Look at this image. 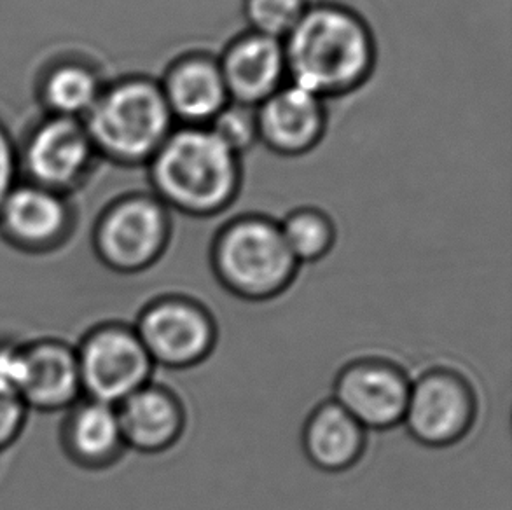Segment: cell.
Segmentation results:
<instances>
[{
    "instance_id": "cell-1",
    "label": "cell",
    "mask_w": 512,
    "mask_h": 510,
    "mask_svg": "<svg viewBox=\"0 0 512 510\" xmlns=\"http://www.w3.org/2000/svg\"><path fill=\"white\" fill-rule=\"evenodd\" d=\"M287 79L326 100L359 90L373 74L376 44L359 14L340 4L308 7L284 39Z\"/></svg>"
},
{
    "instance_id": "cell-2",
    "label": "cell",
    "mask_w": 512,
    "mask_h": 510,
    "mask_svg": "<svg viewBox=\"0 0 512 510\" xmlns=\"http://www.w3.org/2000/svg\"><path fill=\"white\" fill-rule=\"evenodd\" d=\"M146 173L149 191L165 207L191 217L226 212L242 187L240 156L207 126L173 130Z\"/></svg>"
},
{
    "instance_id": "cell-3",
    "label": "cell",
    "mask_w": 512,
    "mask_h": 510,
    "mask_svg": "<svg viewBox=\"0 0 512 510\" xmlns=\"http://www.w3.org/2000/svg\"><path fill=\"white\" fill-rule=\"evenodd\" d=\"M210 264L229 294L252 303L282 296L301 266L280 224L266 215H240L226 222L212 242Z\"/></svg>"
},
{
    "instance_id": "cell-4",
    "label": "cell",
    "mask_w": 512,
    "mask_h": 510,
    "mask_svg": "<svg viewBox=\"0 0 512 510\" xmlns=\"http://www.w3.org/2000/svg\"><path fill=\"white\" fill-rule=\"evenodd\" d=\"M84 128L95 151L121 165L146 166L172 135V112L160 83L126 79L105 86Z\"/></svg>"
},
{
    "instance_id": "cell-5",
    "label": "cell",
    "mask_w": 512,
    "mask_h": 510,
    "mask_svg": "<svg viewBox=\"0 0 512 510\" xmlns=\"http://www.w3.org/2000/svg\"><path fill=\"white\" fill-rule=\"evenodd\" d=\"M172 231V210L153 193L125 194L95 217L91 249L105 268L121 275H137L160 261Z\"/></svg>"
},
{
    "instance_id": "cell-6",
    "label": "cell",
    "mask_w": 512,
    "mask_h": 510,
    "mask_svg": "<svg viewBox=\"0 0 512 510\" xmlns=\"http://www.w3.org/2000/svg\"><path fill=\"white\" fill-rule=\"evenodd\" d=\"M0 381L37 413H65L83 399L76 346L63 339L0 345Z\"/></svg>"
},
{
    "instance_id": "cell-7",
    "label": "cell",
    "mask_w": 512,
    "mask_h": 510,
    "mask_svg": "<svg viewBox=\"0 0 512 510\" xmlns=\"http://www.w3.org/2000/svg\"><path fill=\"white\" fill-rule=\"evenodd\" d=\"M83 212L79 184L60 194L18 182L0 207V242L20 254H55L72 242Z\"/></svg>"
},
{
    "instance_id": "cell-8",
    "label": "cell",
    "mask_w": 512,
    "mask_h": 510,
    "mask_svg": "<svg viewBox=\"0 0 512 510\" xmlns=\"http://www.w3.org/2000/svg\"><path fill=\"white\" fill-rule=\"evenodd\" d=\"M74 346L86 399L118 406L151 383L156 366L133 325L102 322L88 329Z\"/></svg>"
},
{
    "instance_id": "cell-9",
    "label": "cell",
    "mask_w": 512,
    "mask_h": 510,
    "mask_svg": "<svg viewBox=\"0 0 512 510\" xmlns=\"http://www.w3.org/2000/svg\"><path fill=\"white\" fill-rule=\"evenodd\" d=\"M154 366L189 369L212 355L219 331L212 313L186 296H163L140 311L133 325Z\"/></svg>"
},
{
    "instance_id": "cell-10",
    "label": "cell",
    "mask_w": 512,
    "mask_h": 510,
    "mask_svg": "<svg viewBox=\"0 0 512 510\" xmlns=\"http://www.w3.org/2000/svg\"><path fill=\"white\" fill-rule=\"evenodd\" d=\"M478 416V397L464 374L437 367L411 383L402 425L427 448H448L465 439Z\"/></svg>"
},
{
    "instance_id": "cell-11",
    "label": "cell",
    "mask_w": 512,
    "mask_h": 510,
    "mask_svg": "<svg viewBox=\"0 0 512 510\" xmlns=\"http://www.w3.org/2000/svg\"><path fill=\"white\" fill-rule=\"evenodd\" d=\"M95 154L81 119L49 116L32 131L21 149L20 182L69 193L84 179Z\"/></svg>"
},
{
    "instance_id": "cell-12",
    "label": "cell",
    "mask_w": 512,
    "mask_h": 510,
    "mask_svg": "<svg viewBox=\"0 0 512 510\" xmlns=\"http://www.w3.org/2000/svg\"><path fill=\"white\" fill-rule=\"evenodd\" d=\"M411 380L406 371L385 359L352 360L334 380V399L366 430L401 425Z\"/></svg>"
},
{
    "instance_id": "cell-13",
    "label": "cell",
    "mask_w": 512,
    "mask_h": 510,
    "mask_svg": "<svg viewBox=\"0 0 512 510\" xmlns=\"http://www.w3.org/2000/svg\"><path fill=\"white\" fill-rule=\"evenodd\" d=\"M256 111L259 142L278 156H305L326 135V100L296 84L285 83Z\"/></svg>"
},
{
    "instance_id": "cell-14",
    "label": "cell",
    "mask_w": 512,
    "mask_h": 510,
    "mask_svg": "<svg viewBox=\"0 0 512 510\" xmlns=\"http://www.w3.org/2000/svg\"><path fill=\"white\" fill-rule=\"evenodd\" d=\"M217 62L236 104L257 107L287 83L284 42L250 30L233 37Z\"/></svg>"
},
{
    "instance_id": "cell-15",
    "label": "cell",
    "mask_w": 512,
    "mask_h": 510,
    "mask_svg": "<svg viewBox=\"0 0 512 510\" xmlns=\"http://www.w3.org/2000/svg\"><path fill=\"white\" fill-rule=\"evenodd\" d=\"M160 88L173 119L187 126H207L231 102L219 62L210 53L175 58L161 76Z\"/></svg>"
},
{
    "instance_id": "cell-16",
    "label": "cell",
    "mask_w": 512,
    "mask_h": 510,
    "mask_svg": "<svg viewBox=\"0 0 512 510\" xmlns=\"http://www.w3.org/2000/svg\"><path fill=\"white\" fill-rule=\"evenodd\" d=\"M126 448L160 455L186 430V407L168 386L147 383L116 406Z\"/></svg>"
},
{
    "instance_id": "cell-17",
    "label": "cell",
    "mask_w": 512,
    "mask_h": 510,
    "mask_svg": "<svg viewBox=\"0 0 512 510\" xmlns=\"http://www.w3.org/2000/svg\"><path fill=\"white\" fill-rule=\"evenodd\" d=\"M60 444L63 455L86 470L109 469L128 449L116 406L86 397L65 411Z\"/></svg>"
},
{
    "instance_id": "cell-18",
    "label": "cell",
    "mask_w": 512,
    "mask_h": 510,
    "mask_svg": "<svg viewBox=\"0 0 512 510\" xmlns=\"http://www.w3.org/2000/svg\"><path fill=\"white\" fill-rule=\"evenodd\" d=\"M306 458L322 472H345L359 463L367 446V430L336 400L313 409L301 432Z\"/></svg>"
},
{
    "instance_id": "cell-19",
    "label": "cell",
    "mask_w": 512,
    "mask_h": 510,
    "mask_svg": "<svg viewBox=\"0 0 512 510\" xmlns=\"http://www.w3.org/2000/svg\"><path fill=\"white\" fill-rule=\"evenodd\" d=\"M100 77L81 63H62L42 84V105L49 116L81 119L97 104L104 91Z\"/></svg>"
},
{
    "instance_id": "cell-20",
    "label": "cell",
    "mask_w": 512,
    "mask_h": 510,
    "mask_svg": "<svg viewBox=\"0 0 512 510\" xmlns=\"http://www.w3.org/2000/svg\"><path fill=\"white\" fill-rule=\"evenodd\" d=\"M278 224L287 247L299 264L324 259L336 243L333 219L320 208H296Z\"/></svg>"
},
{
    "instance_id": "cell-21",
    "label": "cell",
    "mask_w": 512,
    "mask_h": 510,
    "mask_svg": "<svg viewBox=\"0 0 512 510\" xmlns=\"http://www.w3.org/2000/svg\"><path fill=\"white\" fill-rule=\"evenodd\" d=\"M308 0H242L250 32L284 42L308 11Z\"/></svg>"
},
{
    "instance_id": "cell-22",
    "label": "cell",
    "mask_w": 512,
    "mask_h": 510,
    "mask_svg": "<svg viewBox=\"0 0 512 510\" xmlns=\"http://www.w3.org/2000/svg\"><path fill=\"white\" fill-rule=\"evenodd\" d=\"M207 128L236 156L249 152L259 142L256 107L249 105L229 102Z\"/></svg>"
},
{
    "instance_id": "cell-23",
    "label": "cell",
    "mask_w": 512,
    "mask_h": 510,
    "mask_svg": "<svg viewBox=\"0 0 512 510\" xmlns=\"http://www.w3.org/2000/svg\"><path fill=\"white\" fill-rule=\"evenodd\" d=\"M28 413L30 411L20 395L0 381V455L20 439Z\"/></svg>"
},
{
    "instance_id": "cell-24",
    "label": "cell",
    "mask_w": 512,
    "mask_h": 510,
    "mask_svg": "<svg viewBox=\"0 0 512 510\" xmlns=\"http://www.w3.org/2000/svg\"><path fill=\"white\" fill-rule=\"evenodd\" d=\"M18 182H20L18 152L6 133L0 130V207L6 201L7 194L11 193V189Z\"/></svg>"
}]
</instances>
